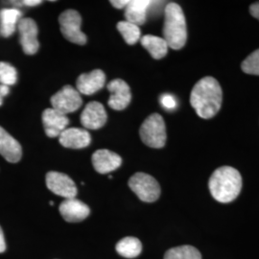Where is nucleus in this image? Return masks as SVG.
<instances>
[{"label": "nucleus", "mask_w": 259, "mask_h": 259, "mask_svg": "<svg viewBox=\"0 0 259 259\" xmlns=\"http://www.w3.org/2000/svg\"><path fill=\"white\" fill-rule=\"evenodd\" d=\"M223 93L220 83L213 77H204L196 83L190 94V104L196 113L209 119L216 115L222 106Z\"/></svg>", "instance_id": "1"}, {"label": "nucleus", "mask_w": 259, "mask_h": 259, "mask_svg": "<svg viewBox=\"0 0 259 259\" xmlns=\"http://www.w3.org/2000/svg\"><path fill=\"white\" fill-rule=\"evenodd\" d=\"M213 198L223 204L234 201L242 189V177L233 167L223 166L213 172L208 182Z\"/></svg>", "instance_id": "2"}, {"label": "nucleus", "mask_w": 259, "mask_h": 259, "mask_svg": "<svg viewBox=\"0 0 259 259\" xmlns=\"http://www.w3.org/2000/svg\"><path fill=\"white\" fill-rule=\"evenodd\" d=\"M163 38L172 49L185 47L187 39L186 21L183 9L177 3H169L165 8Z\"/></svg>", "instance_id": "3"}, {"label": "nucleus", "mask_w": 259, "mask_h": 259, "mask_svg": "<svg viewBox=\"0 0 259 259\" xmlns=\"http://www.w3.org/2000/svg\"><path fill=\"white\" fill-rule=\"evenodd\" d=\"M142 142L151 148L160 149L166 143V127L162 116L153 113L144 121L139 130Z\"/></svg>", "instance_id": "4"}, {"label": "nucleus", "mask_w": 259, "mask_h": 259, "mask_svg": "<svg viewBox=\"0 0 259 259\" xmlns=\"http://www.w3.org/2000/svg\"><path fill=\"white\" fill-rule=\"evenodd\" d=\"M130 188L142 202L154 203L160 196V186L154 177L145 173H136L129 180Z\"/></svg>", "instance_id": "5"}, {"label": "nucleus", "mask_w": 259, "mask_h": 259, "mask_svg": "<svg viewBox=\"0 0 259 259\" xmlns=\"http://www.w3.org/2000/svg\"><path fill=\"white\" fill-rule=\"evenodd\" d=\"M61 31L64 37L76 45L83 46L87 42V36L81 30L82 18L75 10H66L59 18Z\"/></svg>", "instance_id": "6"}, {"label": "nucleus", "mask_w": 259, "mask_h": 259, "mask_svg": "<svg viewBox=\"0 0 259 259\" xmlns=\"http://www.w3.org/2000/svg\"><path fill=\"white\" fill-rule=\"evenodd\" d=\"M52 109L67 114L79 110L83 104L80 93L71 85H65L51 97Z\"/></svg>", "instance_id": "7"}, {"label": "nucleus", "mask_w": 259, "mask_h": 259, "mask_svg": "<svg viewBox=\"0 0 259 259\" xmlns=\"http://www.w3.org/2000/svg\"><path fill=\"white\" fill-rule=\"evenodd\" d=\"M19 34H20V45L25 54L34 55L39 48V44L37 40V23L32 19H22L19 20Z\"/></svg>", "instance_id": "8"}, {"label": "nucleus", "mask_w": 259, "mask_h": 259, "mask_svg": "<svg viewBox=\"0 0 259 259\" xmlns=\"http://www.w3.org/2000/svg\"><path fill=\"white\" fill-rule=\"evenodd\" d=\"M47 185L51 192L64 197L65 199L75 198L77 195V187L74 182L64 173L54 171L48 172L47 175Z\"/></svg>", "instance_id": "9"}, {"label": "nucleus", "mask_w": 259, "mask_h": 259, "mask_svg": "<svg viewBox=\"0 0 259 259\" xmlns=\"http://www.w3.org/2000/svg\"><path fill=\"white\" fill-rule=\"evenodd\" d=\"M108 91L111 93L109 106L114 111H123L129 106L132 100V93L129 84L121 79L112 80L108 84Z\"/></svg>", "instance_id": "10"}, {"label": "nucleus", "mask_w": 259, "mask_h": 259, "mask_svg": "<svg viewBox=\"0 0 259 259\" xmlns=\"http://www.w3.org/2000/svg\"><path fill=\"white\" fill-rule=\"evenodd\" d=\"M80 119L85 129L97 130L106 124L108 115L101 103L91 102L85 106Z\"/></svg>", "instance_id": "11"}, {"label": "nucleus", "mask_w": 259, "mask_h": 259, "mask_svg": "<svg viewBox=\"0 0 259 259\" xmlns=\"http://www.w3.org/2000/svg\"><path fill=\"white\" fill-rule=\"evenodd\" d=\"M41 118L46 134L49 138L60 137L69 124L68 117L54 109H47L42 112Z\"/></svg>", "instance_id": "12"}, {"label": "nucleus", "mask_w": 259, "mask_h": 259, "mask_svg": "<svg viewBox=\"0 0 259 259\" xmlns=\"http://www.w3.org/2000/svg\"><path fill=\"white\" fill-rule=\"evenodd\" d=\"M59 210L65 221L70 223L81 222L91 213L87 204L75 198L65 199L60 205Z\"/></svg>", "instance_id": "13"}, {"label": "nucleus", "mask_w": 259, "mask_h": 259, "mask_svg": "<svg viewBox=\"0 0 259 259\" xmlns=\"http://www.w3.org/2000/svg\"><path fill=\"white\" fill-rule=\"evenodd\" d=\"M121 163L120 156L107 149L98 150L93 155V167L100 174L111 173L119 168Z\"/></svg>", "instance_id": "14"}, {"label": "nucleus", "mask_w": 259, "mask_h": 259, "mask_svg": "<svg viewBox=\"0 0 259 259\" xmlns=\"http://www.w3.org/2000/svg\"><path fill=\"white\" fill-rule=\"evenodd\" d=\"M106 82V75L100 69L80 75L77 79V91L84 95H92L99 92Z\"/></svg>", "instance_id": "15"}, {"label": "nucleus", "mask_w": 259, "mask_h": 259, "mask_svg": "<svg viewBox=\"0 0 259 259\" xmlns=\"http://www.w3.org/2000/svg\"><path fill=\"white\" fill-rule=\"evenodd\" d=\"M59 141L65 148L83 149L91 144L92 138L87 130L66 128L60 135Z\"/></svg>", "instance_id": "16"}, {"label": "nucleus", "mask_w": 259, "mask_h": 259, "mask_svg": "<svg viewBox=\"0 0 259 259\" xmlns=\"http://www.w3.org/2000/svg\"><path fill=\"white\" fill-rule=\"evenodd\" d=\"M0 155L7 161L16 163L22 157V148L17 139L0 127Z\"/></svg>", "instance_id": "17"}, {"label": "nucleus", "mask_w": 259, "mask_h": 259, "mask_svg": "<svg viewBox=\"0 0 259 259\" xmlns=\"http://www.w3.org/2000/svg\"><path fill=\"white\" fill-rule=\"evenodd\" d=\"M151 4H153V2L149 0L129 1L125 11V18L127 19L126 21L138 26L144 24L146 21L147 10Z\"/></svg>", "instance_id": "18"}, {"label": "nucleus", "mask_w": 259, "mask_h": 259, "mask_svg": "<svg viewBox=\"0 0 259 259\" xmlns=\"http://www.w3.org/2000/svg\"><path fill=\"white\" fill-rule=\"evenodd\" d=\"M142 47H144L151 56L156 59L160 60L165 57L168 53V45L163 37H157L153 35H146L140 39Z\"/></svg>", "instance_id": "19"}, {"label": "nucleus", "mask_w": 259, "mask_h": 259, "mask_svg": "<svg viewBox=\"0 0 259 259\" xmlns=\"http://www.w3.org/2000/svg\"><path fill=\"white\" fill-rule=\"evenodd\" d=\"M21 13L17 9H3L0 11V29L5 37L12 36L19 24Z\"/></svg>", "instance_id": "20"}, {"label": "nucleus", "mask_w": 259, "mask_h": 259, "mask_svg": "<svg viewBox=\"0 0 259 259\" xmlns=\"http://www.w3.org/2000/svg\"><path fill=\"white\" fill-rule=\"evenodd\" d=\"M116 250L125 258H136L141 253L142 244L136 237H125L116 244Z\"/></svg>", "instance_id": "21"}, {"label": "nucleus", "mask_w": 259, "mask_h": 259, "mask_svg": "<svg viewBox=\"0 0 259 259\" xmlns=\"http://www.w3.org/2000/svg\"><path fill=\"white\" fill-rule=\"evenodd\" d=\"M164 259H202V254L192 246H180L167 250Z\"/></svg>", "instance_id": "22"}, {"label": "nucleus", "mask_w": 259, "mask_h": 259, "mask_svg": "<svg viewBox=\"0 0 259 259\" xmlns=\"http://www.w3.org/2000/svg\"><path fill=\"white\" fill-rule=\"evenodd\" d=\"M117 30L124 37L125 41L130 45H136L140 39V29L138 25H135L128 21H120L117 23Z\"/></svg>", "instance_id": "23"}, {"label": "nucleus", "mask_w": 259, "mask_h": 259, "mask_svg": "<svg viewBox=\"0 0 259 259\" xmlns=\"http://www.w3.org/2000/svg\"><path fill=\"white\" fill-rule=\"evenodd\" d=\"M18 80V72L13 65L8 63H0V83L4 85L15 84Z\"/></svg>", "instance_id": "24"}, {"label": "nucleus", "mask_w": 259, "mask_h": 259, "mask_svg": "<svg viewBox=\"0 0 259 259\" xmlns=\"http://www.w3.org/2000/svg\"><path fill=\"white\" fill-rule=\"evenodd\" d=\"M242 70L250 75L259 76V49L252 52L243 63H242Z\"/></svg>", "instance_id": "25"}, {"label": "nucleus", "mask_w": 259, "mask_h": 259, "mask_svg": "<svg viewBox=\"0 0 259 259\" xmlns=\"http://www.w3.org/2000/svg\"><path fill=\"white\" fill-rule=\"evenodd\" d=\"M160 103L163 106V108H165L166 110H174L176 108V99L172 95H169V94L162 95L160 98Z\"/></svg>", "instance_id": "26"}, {"label": "nucleus", "mask_w": 259, "mask_h": 259, "mask_svg": "<svg viewBox=\"0 0 259 259\" xmlns=\"http://www.w3.org/2000/svg\"><path fill=\"white\" fill-rule=\"evenodd\" d=\"M111 5L117 9H122L124 7H126L129 3V0H112L111 1Z\"/></svg>", "instance_id": "27"}, {"label": "nucleus", "mask_w": 259, "mask_h": 259, "mask_svg": "<svg viewBox=\"0 0 259 259\" xmlns=\"http://www.w3.org/2000/svg\"><path fill=\"white\" fill-rule=\"evenodd\" d=\"M250 15L259 20V2L251 4L250 7Z\"/></svg>", "instance_id": "28"}, {"label": "nucleus", "mask_w": 259, "mask_h": 259, "mask_svg": "<svg viewBox=\"0 0 259 259\" xmlns=\"http://www.w3.org/2000/svg\"><path fill=\"white\" fill-rule=\"evenodd\" d=\"M6 250V243H5V238H4V233L0 227V253L4 252Z\"/></svg>", "instance_id": "29"}, {"label": "nucleus", "mask_w": 259, "mask_h": 259, "mask_svg": "<svg viewBox=\"0 0 259 259\" xmlns=\"http://www.w3.org/2000/svg\"><path fill=\"white\" fill-rule=\"evenodd\" d=\"M9 87L4 85V84H0V96H1V97L6 96V95L9 93Z\"/></svg>", "instance_id": "30"}, {"label": "nucleus", "mask_w": 259, "mask_h": 259, "mask_svg": "<svg viewBox=\"0 0 259 259\" xmlns=\"http://www.w3.org/2000/svg\"><path fill=\"white\" fill-rule=\"evenodd\" d=\"M23 3L27 6H37V5L41 3V1L40 0H26Z\"/></svg>", "instance_id": "31"}, {"label": "nucleus", "mask_w": 259, "mask_h": 259, "mask_svg": "<svg viewBox=\"0 0 259 259\" xmlns=\"http://www.w3.org/2000/svg\"><path fill=\"white\" fill-rule=\"evenodd\" d=\"M1 105H2V97L0 96V106H1Z\"/></svg>", "instance_id": "32"}]
</instances>
